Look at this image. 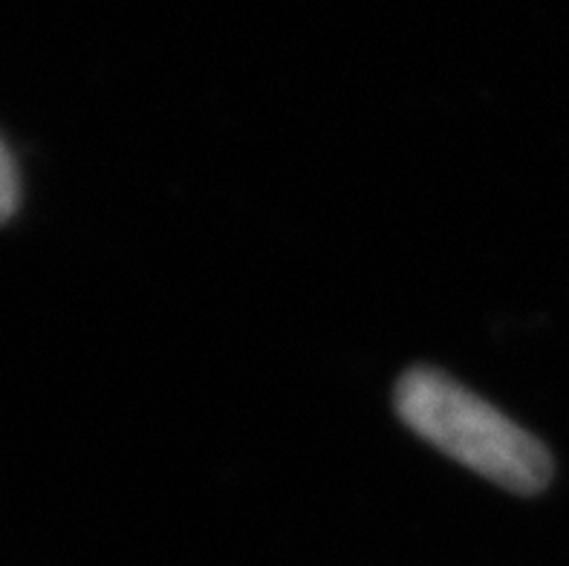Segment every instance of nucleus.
I'll return each instance as SVG.
<instances>
[{"mask_svg":"<svg viewBox=\"0 0 569 566\" xmlns=\"http://www.w3.org/2000/svg\"><path fill=\"white\" fill-rule=\"evenodd\" d=\"M21 186H18V171H14V159L7 151V145L0 142V222L9 220L18 208Z\"/></svg>","mask_w":569,"mask_h":566,"instance_id":"nucleus-2","label":"nucleus"},{"mask_svg":"<svg viewBox=\"0 0 569 566\" xmlns=\"http://www.w3.org/2000/svg\"><path fill=\"white\" fill-rule=\"evenodd\" d=\"M393 401L408 428L500 488L538 495L552 480V457L543 443L437 367L408 370Z\"/></svg>","mask_w":569,"mask_h":566,"instance_id":"nucleus-1","label":"nucleus"}]
</instances>
